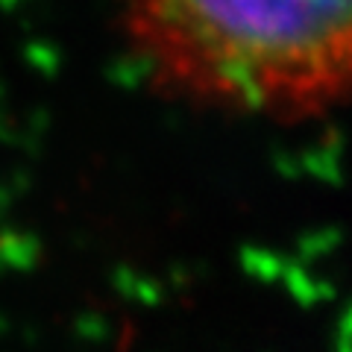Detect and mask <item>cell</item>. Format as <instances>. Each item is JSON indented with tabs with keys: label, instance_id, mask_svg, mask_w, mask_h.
<instances>
[{
	"label": "cell",
	"instance_id": "cell-1",
	"mask_svg": "<svg viewBox=\"0 0 352 352\" xmlns=\"http://www.w3.org/2000/svg\"><path fill=\"white\" fill-rule=\"evenodd\" d=\"M126 50L191 106L311 120L352 103V0H115Z\"/></svg>",
	"mask_w": 352,
	"mask_h": 352
}]
</instances>
